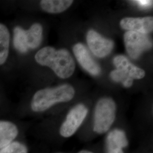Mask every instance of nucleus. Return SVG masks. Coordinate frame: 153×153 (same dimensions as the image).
I'll return each instance as SVG.
<instances>
[{
    "mask_svg": "<svg viewBox=\"0 0 153 153\" xmlns=\"http://www.w3.org/2000/svg\"><path fill=\"white\" fill-rule=\"evenodd\" d=\"M110 76L115 82H122L126 88H130L133 85V79L121 70L116 69L111 71Z\"/></svg>",
    "mask_w": 153,
    "mask_h": 153,
    "instance_id": "15",
    "label": "nucleus"
},
{
    "mask_svg": "<svg viewBox=\"0 0 153 153\" xmlns=\"http://www.w3.org/2000/svg\"><path fill=\"white\" fill-rule=\"evenodd\" d=\"M42 37L43 28L40 24H33L27 30L16 26L14 29V47L20 53H26L28 49L38 48L41 44Z\"/></svg>",
    "mask_w": 153,
    "mask_h": 153,
    "instance_id": "3",
    "label": "nucleus"
},
{
    "mask_svg": "<svg viewBox=\"0 0 153 153\" xmlns=\"http://www.w3.org/2000/svg\"><path fill=\"white\" fill-rule=\"evenodd\" d=\"M86 38L89 48L99 58H103L109 55L114 46L112 40L104 38L93 30L88 31Z\"/></svg>",
    "mask_w": 153,
    "mask_h": 153,
    "instance_id": "7",
    "label": "nucleus"
},
{
    "mask_svg": "<svg viewBox=\"0 0 153 153\" xmlns=\"http://www.w3.org/2000/svg\"><path fill=\"white\" fill-rule=\"evenodd\" d=\"M74 94V88L69 85L40 90L33 97L31 103V109L34 112H43L54 104L70 101Z\"/></svg>",
    "mask_w": 153,
    "mask_h": 153,
    "instance_id": "2",
    "label": "nucleus"
},
{
    "mask_svg": "<svg viewBox=\"0 0 153 153\" xmlns=\"http://www.w3.org/2000/svg\"><path fill=\"white\" fill-rule=\"evenodd\" d=\"M133 2H135L138 5L143 9L149 8L153 5V1L142 0V1H134Z\"/></svg>",
    "mask_w": 153,
    "mask_h": 153,
    "instance_id": "17",
    "label": "nucleus"
},
{
    "mask_svg": "<svg viewBox=\"0 0 153 153\" xmlns=\"http://www.w3.org/2000/svg\"><path fill=\"white\" fill-rule=\"evenodd\" d=\"M18 134L16 126L10 121L0 120V149L13 142Z\"/></svg>",
    "mask_w": 153,
    "mask_h": 153,
    "instance_id": "12",
    "label": "nucleus"
},
{
    "mask_svg": "<svg viewBox=\"0 0 153 153\" xmlns=\"http://www.w3.org/2000/svg\"><path fill=\"white\" fill-rule=\"evenodd\" d=\"M35 59L39 64L48 66L57 76L63 79L70 77L75 71L74 61L66 49L57 50L52 47H46L39 51Z\"/></svg>",
    "mask_w": 153,
    "mask_h": 153,
    "instance_id": "1",
    "label": "nucleus"
},
{
    "mask_svg": "<svg viewBox=\"0 0 153 153\" xmlns=\"http://www.w3.org/2000/svg\"><path fill=\"white\" fill-rule=\"evenodd\" d=\"M78 153H93L91 152H89L88 150H82V151H80L79 152H78Z\"/></svg>",
    "mask_w": 153,
    "mask_h": 153,
    "instance_id": "18",
    "label": "nucleus"
},
{
    "mask_svg": "<svg viewBox=\"0 0 153 153\" xmlns=\"http://www.w3.org/2000/svg\"><path fill=\"white\" fill-rule=\"evenodd\" d=\"M0 153H28V149L24 144L14 141L1 149Z\"/></svg>",
    "mask_w": 153,
    "mask_h": 153,
    "instance_id": "16",
    "label": "nucleus"
},
{
    "mask_svg": "<svg viewBox=\"0 0 153 153\" xmlns=\"http://www.w3.org/2000/svg\"><path fill=\"white\" fill-rule=\"evenodd\" d=\"M107 153H124L123 149L128 145L124 131L114 129L110 131L107 137Z\"/></svg>",
    "mask_w": 153,
    "mask_h": 153,
    "instance_id": "10",
    "label": "nucleus"
},
{
    "mask_svg": "<svg viewBox=\"0 0 153 153\" xmlns=\"http://www.w3.org/2000/svg\"><path fill=\"white\" fill-rule=\"evenodd\" d=\"M88 113V108L83 104H77L73 107L61 126V135L64 137H69L74 134L82 124Z\"/></svg>",
    "mask_w": 153,
    "mask_h": 153,
    "instance_id": "6",
    "label": "nucleus"
},
{
    "mask_svg": "<svg viewBox=\"0 0 153 153\" xmlns=\"http://www.w3.org/2000/svg\"><path fill=\"white\" fill-rule=\"evenodd\" d=\"M115 113L116 104L112 99H100L95 110L94 131L99 134L107 131L115 120Z\"/></svg>",
    "mask_w": 153,
    "mask_h": 153,
    "instance_id": "4",
    "label": "nucleus"
},
{
    "mask_svg": "<svg viewBox=\"0 0 153 153\" xmlns=\"http://www.w3.org/2000/svg\"><path fill=\"white\" fill-rule=\"evenodd\" d=\"M114 64L117 69L124 71L132 79H140L145 76V72L143 69L134 65L124 56H116L114 59Z\"/></svg>",
    "mask_w": 153,
    "mask_h": 153,
    "instance_id": "11",
    "label": "nucleus"
},
{
    "mask_svg": "<svg viewBox=\"0 0 153 153\" xmlns=\"http://www.w3.org/2000/svg\"><path fill=\"white\" fill-rule=\"evenodd\" d=\"M72 0H42V9L48 13H60L68 9L73 4Z\"/></svg>",
    "mask_w": 153,
    "mask_h": 153,
    "instance_id": "13",
    "label": "nucleus"
},
{
    "mask_svg": "<svg viewBox=\"0 0 153 153\" xmlns=\"http://www.w3.org/2000/svg\"><path fill=\"white\" fill-rule=\"evenodd\" d=\"M121 27L128 31L147 34L153 31V18L146 16L142 18H125L120 23Z\"/></svg>",
    "mask_w": 153,
    "mask_h": 153,
    "instance_id": "9",
    "label": "nucleus"
},
{
    "mask_svg": "<svg viewBox=\"0 0 153 153\" xmlns=\"http://www.w3.org/2000/svg\"><path fill=\"white\" fill-rule=\"evenodd\" d=\"M10 45V33L5 25L0 23V65L8 57Z\"/></svg>",
    "mask_w": 153,
    "mask_h": 153,
    "instance_id": "14",
    "label": "nucleus"
},
{
    "mask_svg": "<svg viewBox=\"0 0 153 153\" xmlns=\"http://www.w3.org/2000/svg\"><path fill=\"white\" fill-rule=\"evenodd\" d=\"M126 50L133 59H137L143 52L152 47V42L146 34L127 31L124 36Z\"/></svg>",
    "mask_w": 153,
    "mask_h": 153,
    "instance_id": "5",
    "label": "nucleus"
},
{
    "mask_svg": "<svg viewBox=\"0 0 153 153\" xmlns=\"http://www.w3.org/2000/svg\"><path fill=\"white\" fill-rule=\"evenodd\" d=\"M73 52L76 60L82 68L93 76H98L101 69L94 60L86 47L81 43H77L73 47Z\"/></svg>",
    "mask_w": 153,
    "mask_h": 153,
    "instance_id": "8",
    "label": "nucleus"
}]
</instances>
